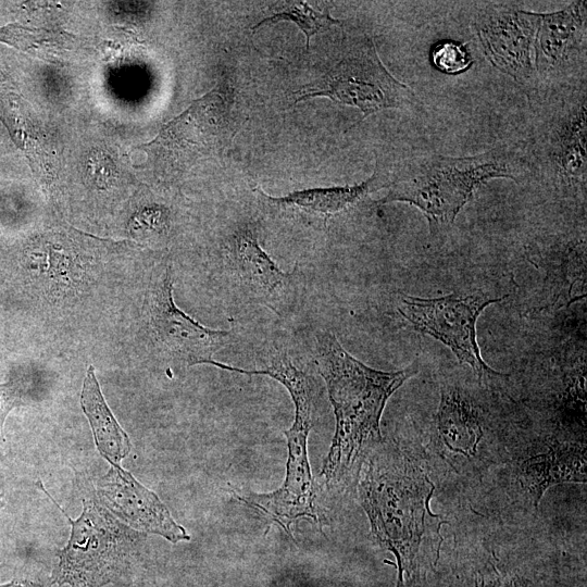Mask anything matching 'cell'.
<instances>
[{
  "label": "cell",
  "mask_w": 587,
  "mask_h": 587,
  "mask_svg": "<svg viewBox=\"0 0 587 587\" xmlns=\"http://www.w3.org/2000/svg\"><path fill=\"white\" fill-rule=\"evenodd\" d=\"M210 274L215 289L233 308L262 307L279 319H291L301 309L305 276L296 264L282 270L261 245L257 217L230 221L212 253Z\"/></svg>",
  "instance_id": "cell-5"
},
{
  "label": "cell",
  "mask_w": 587,
  "mask_h": 587,
  "mask_svg": "<svg viewBox=\"0 0 587 587\" xmlns=\"http://www.w3.org/2000/svg\"><path fill=\"white\" fill-rule=\"evenodd\" d=\"M240 126L235 87L223 78L140 148L163 176L175 177L200 160L222 157Z\"/></svg>",
  "instance_id": "cell-8"
},
{
  "label": "cell",
  "mask_w": 587,
  "mask_h": 587,
  "mask_svg": "<svg viewBox=\"0 0 587 587\" xmlns=\"http://www.w3.org/2000/svg\"><path fill=\"white\" fill-rule=\"evenodd\" d=\"M80 407L99 453L111 465L120 464L132 450L130 439L107 404L92 365L88 366L83 382Z\"/></svg>",
  "instance_id": "cell-18"
},
{
  "label": "cell",
  "mask_w": 587,
  "mask_h": 587,
  "mask_svg": "<svg viewBox=\"0 0 587 587\" xmlns=\"http://www.w3.org/2000/svg\"><path fill=\"white\" fill-rule=\"evenodd\" d=\"M503 299L505 296L498 298L484 292H452L435 298L403 295L399 299L398 312L415 330L446 345L480 382L487 377L505 376L484 361L476 340L478 316L488 305Z\"/></svg>",
  "instance_id": "cell-10"
},
{
  "label": "cell",
  "mask_w": 587,
  "mask_h": 587,
  "mask_svg": "<svg viewBox=\"0 0 587 587\" xmlns=\"http://www.w3.org/2000/svg\"><path fill=\"white\" fill-rule=\"evenodd\" d=\"M259 363L261 367L254 374L280 383L295 407L294 423L284 432L288 448L286 475L283 485L272 492L242 494L237 498L291 535V524L297 520L319 522L316 486L308 459V437L322 415L323 388L312 363H305L286 342L267 346L261 352Z\"/></svg>",
  "instance_id": "cell-4"
},
{
  "label": "cell",
  "mask_w": 587,
  "mask_h": 587,
  "mask_svg": "<svg viewBox=\"0 0 587 587\" xmlns=\"http://www.w3.org/2000/svg\"><path fill=\"white\" fill-rule=\"evenodd\" d=\"M75 37L61 29L36 28L17 23L0 27V41L27 52L51 53L71 48Z\"/></svg>",
  "instance_id": "cell-21"
},
{
  "label": "cell",
  "mask_w": 587,
  "mask_h": 587,
  "mask_svg": "<svg viewBox=\"0 0 587 587\" xmlns=\"http://www.w3.org/2000/svg\"><path fill=\"white\" fill-rule=\"evenodd\" d=\"M93 497L134 530L161 536L172 544L190 540L185 527L174 520L158 495L139 483L121 464L111 465L97 479Z\"/></svg>",
  "instance_id": "cell-15"
},
{
  "label": "cell",
  "mask_w": 587,
  "mask_h": 587,
  "mask_svg": "<svg viewBox=\"0 0 587 587\" xmlns=\"http://www.w3.org/2000/svg\"><path fill=\"white\" fill-rule=\"evenodd\" d=\"M397 587H405L404 584H398Z\"/></svg>",
  "instance_id": "cell-26"
},
{
  "label": "cell",
  "mask_w": 587,
  "mask_h": 587,
  "mask_svg": "<svg viewBox=\"0 0 587 587\" xmlns=\"http://www.w3.org/2000/svg\"><path fill=\"white\" fill-rule=\"evenodd\" d=\"M5 505V499L2 491H0V510Z\"/></svg>",
  "instance_id": "cell-25"
},
{
  "label": "cell",
  "mask_w": 587,
  "mask_h": 587,
  "mask_svg": "<svg viewBox=\"0 0 587 587\" xmlns=\"http://www.w3.org/2000/svg\"><path fill=\"white\" fill-rule=\"evenodd\" d=\"M530 175L527 152L512 145L466 157L414 151L388 171V192L376 203L414 205L427 218L430 230L436 232L451 226L476 188L488 179L521 183Z\"/></svg>",
  "instance_id": "cell-3"
},
{
  "label": "cell",
  "mask_w": 587,
  "mask_h": 587,
  "mask_svg": "<svg viewBox=\"0 0 587 587\" xmlns=\"http://www.w3.org/2000/svg\"><path fill=\"white\" fill-rule=\"evenodd\" d=\"M24 389L20 380L10 379L0 383V434L9 413L23 403ZM3 457V449L0 446V459Z\"/></svg>",
  "instance_id": "cell-23"
},
{
  "label": "cell",
  "mask_w": 587,
  "mask_h": 587,
  "mask_svg": "<svg viewBox=\"0 0 587 587\" xmlns=\"http://www.w3.org/2000/svg\"><path fill=\"white\" fill-rule=\"evenodd\" d=\"M0 587H43V586L29 579L14 578L5 584H1Z\"/></svg>",
  "instance_id": "cell-24"
},
{
  "label": "cell",
  "mask_w": 587,
  "mask_h": 587,
  "mask_svg": "<svg viewBox=\"0 0 587 587\" xmlns=\"http://www.w3.org/2000/svg\"><path fill=\"white\" fill-rule=\"evenodd\" d=\"M586 34L585 0L573 1L552 13H539L534 43L536 95L586 77Z\"/></svg>",
  "instance_id": "cell-13"
},
{
  "label": "cell",
  "mask_w": 587,
  "mask_h": 587,
  "mask_svg": "<svg viewBox=\"0 0 587 587\" xmlns=\"http://www.w3.org/2000/svg\"><path fill=\"white\" fill-rule=\"evenodd\" d=\"M585 449L573 445H555L547 452L527 458L520 465V482L532 495L535 508L552 485L585 482Z\"/></svg>",
  "instance_id": "cell-17"
},
{
  "label": "cell",
  "mask_w": 587,
  "mask_h": 587,
  "mask_svg": "<svg viewBox=\"0 0 587 587\" xmlns=\"http://www.w3.org/2000/svg\"><path fill=\"white\" fill-rule=\"evenodd\" d=\"M532 149V174L565 191L586 189V77L538 92Z\"/></svg>",
  "instance_id": "cell-7"
},
{
  "label": "cell",
  "mask_w": 587,
  "mask_h": 587,
  "mask_svg": "<svg viewBox=\"0 0 587 587\" xmlns=\"http://www.w3.org/2000/svg\"><path fill=\"white\" fill-rule=\"evenodd\" d=\"M148 327L158 353L187 367L210 365L215 354L239 342V334L235 328L211 329L175 304L170 263L162 265L150 289Z\"/></svg>",
  "instance_id": "cell-11"
},
{
  "label": "cell",
  "mask_w": 587,
  "mask_h": 587,
  "mask_svg": "<svg viewBox=\"0 0 587 587\" xmlns=\"http://www.w3.org/2000/svg\"><path fill=\"white\" fill-rule=\"evenodd\" d=\"M270 10V15L258 22L252 29L283 21L292 22L304 34L308 50L312 36L332 26L342 25V21L330 16L327 8L317 11L304 1H278L271 5Z\"/></svg>",
  "instance_id": "cell-20"
},
{
  "label": "cell",
  "mask_w": 587,
  "mask_h": 587,
  "mask_svg": "<svg viewBox=\"0 0 587 587\" xmlns=\"http://www.w3.org/2000/svg\"><path fill=\"white\" fill-rule=\"evenodd\" d=\"M297 102L315 97L354 107L362 121L386 109H409L416 104L413 89L398 80L385 67L373 38L344 34L338 59L312 85L299 90Z\"/></svg>",
  "instance_id": "cell-9"
},
{
  "label": "cell",
  "mask_w": 587,
  "mask_h": 587,
  "mask_svg": "<svg viewBox=\"0 0 587 587\" xmlns=\"http://www.w3.org/2000/svg\"><path fill=\"white\" fill-rule=\"evenodd\" d=\"M378 449L360 472V499L375 538L397 559L401 583L404 572L417 576L437 563L447 522L430 511L435 485L423 465L397 447Z\"/></svg>",
  "instance_id": "cell-2"
},
{
  "label": "cell",
  "mask_w": 587,
  "mask_h": 587,
  "mask_svg": "<svg viewBox=\"0 0 587 587\" xmlns=\"http://www.w3.org/2000/svg\"><path fill=\"white\" fill-rule=\"evenodd\" d=\"M539 13L513 2H485L477 7L473 28L487 60L534 97L538 90L534 43Z\"/></svg>",
  "instance_id": "cell-12"
},
{
  "label": "cell",
  "mask_w": 587,
  "mask_h": 587,
  "mask_svg": "<svg viewBox=\"0 0 587 587\" xmlns=\"http://www.w3.org/2000/svg\"><path fill=\"white\" fill-rule=\"evenodd\" d=\"M71 525L66 546L58 552L50 587H103L132 564L146 534L128 527L92 496L83 500L80 515L73 520L45 489Z\"/></svg>",
  "instance_id": "cell-6"
},
{
  "label": "cell",
  "mask_w": 587,
  "mask_h": 587,
  "mask_svg": "<svg viewBox=\"0 0 587 587\" xmlns=\"http://www.w3.org/2000/svg\"><path fill=\"white\" fill-rule=\"evenodd\" d=\"M310 349L336 421L321 476L328 491L340 494L358 484L365 460L383 444L380 419L386 403L419 372V363L395 372L375 370L351 355L327 329L312 333Z\"/></svg>",
  "instance_id": "cell-1"
},
{
  "label": "cell",
  "mask_w": 587,
  "mask_h": 587,
  "mask_svg": "<svg viewBox=\"0 0 587 587\" xmlns=\"http://www.w3.org/2000/svg\"><path fill=\"white\" fill-rule=\"evenodd\" d=\"M388 182V171L377 163L369 179L354 185L308 188L282 197H272L259 186L253 192L264 213L326 230L334 220L354 210L371 193L387 188Z\"/></svg>",
  "instance_id": "cell-14"
},
{
  "label": "cell",
  "mask_w": 587,
  "mask_h": 587,
  "mask_svg": "<svg viewBox=\"0 0 587 587\" xmlns=\"http://www.w3.org/2000/svg\"><path fill=\"white\" fill-rule=\"evenodd\" d=\"M436 70L448 75H458L471 67L473 58L465 43L445 40L436 43L430 53Z\"/></svg>",
  "instance_id": "cell-22"
},
{
  "label": "cell",
  "mask_w": 587,
  "mask_h": 587,
  "mask_svg": "<svg viewBox=\"0 0 587 587\" xmlns=\"http://www.w3.org/2000/svg\"><path fill=\"white\" fill-rule=\"evenodd\" d=\"M484 422L477 407L460 389L442 387L436 414L441 455L453 467H478L486 455L483 448Z\"/></svg>",
  "instance_id": "cell-16"
},
{
  "label": "cell",
  "mask_w": 587,
  "mask_h": 587,
  "mask_svg": "<svg viewBox=\"0 0 587 587\" xmlns=\"http://www.w3.org/2000/svg\"><path fill=\"white\" fill-rule=\"evenodd\" d=\"M3 120L16 146L30 162L33 172L48 183L49 166L39 136L15 96L8 97L3 104Z\"/></svg>",
  "instance_id": "cell-19"
}]
</instances>
